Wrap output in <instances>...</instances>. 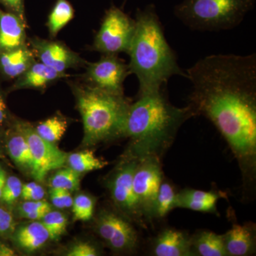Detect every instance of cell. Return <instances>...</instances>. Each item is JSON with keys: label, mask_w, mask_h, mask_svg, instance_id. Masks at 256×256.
<instances>
[{"label": "cell", "mask_w": 256, "mask_h": 256, "mask_svg": "<svg viewBox=\"0 0 256 256\" xmlns=\"http://www.w3.org/2000/svg\"><path fill=\"white\" fill-rule=\"evenodd\" d=\"M12 124L28 141L34 161L32 176L37 182L44 181L50 172L63 168L66 164L67 153L60 150L54 143L40 137L31 124L18 120Z\"/></svg>", "instance_id": "7"}, {"label": "cell", "mask_w": 256, "mask_h": 256, "mask_svg": "<svg viewBox=\"0 0 256 256\" xmlns=\"http://www.w3.org/2000/svg\"><path fill=\"white\" fill-rule=\"evenodd\" d=\"M124 1H126V0H124Z\"/></svg>", "instance_id": "41"}, {"label": "cell", "mask_w": 256, "mask_h": 256, "mask_svg": "<svg viewBox=\"0 0 256 256\" xmlns=\"http://www.w3.org/2000/svg\"><path fill=\"white\" fill-rule=\"evenodd\" d=\"M222 197L224 194L220 192L185 188L176 194L175 208H186L218 215L216 204Z\"/></svg>", "instance_id": "17"}, {"label": "cell", "mask_w": 256, "mask_h": 256, "mask_svg": "<svg viewBox=\"0 0 256 256\" xmlns=\"http://www.w3.org/2000/svg\"><path fill=\"white\" fill-rule=\"evenodd\" d=\"M68 76V74L60 73L36 60L24 73L15 79L14 84L6 92L21 89H34L44 92L54 82Z\"/></svg>", "instance_id": "13"}, {"label": "cell", "mask_w": 256, "mask_h": 256, "mask_svg": "<svg viewBox=\"0 0 256 256\" xmlns=\"http://www.w3.org/2000/svg\"><path fill=\"white\" fill-rule=\"evenodd\" d=\"M28 22L14 13L0 8V48L14 50L28 44Z\"/></svg>", "instance_id": "14"}, {"label": "cell", "mask_w": 256, "mask_h": 256, "mask_svg": "<svg viewBox=\"0 0 256 256\" xmlns=\"http://www.w3.org/2000/svg\"><path fill=\"white\" fill-rule=\"evenodd\" d=\"M194 256H227L223 236L208 230H202L191 237Z\"/></svg>", "instance_id": "21"}, {"label": "cell", "mask_w": 256, "mask_h": 256, "mask_svg": "<svg viewBox=\"0 0 256 256\" xmlns=\"http://www.w3.org/2000/svg\"><path fill=\"white\" fill-rule=\"evenodd\" d=\"M193 116L190 106H173L164 89L138 96L130 106L124 124V137L130 140L126 156L138 160L150 156L160 159L172 144L182 124Z\"/></svg>", "instance_id": "2"}, {"label": "cell", "mask_w": 256, "mask_h": 256, "mask_svg": "<svg viewBox=\"0 0 256 256\" xmlns=\"http://www.w3.org/2000/svg\"><path fill=\"white\" fill-rule=\"evenodd\" d=\"M52 210V206L45 200L26 201L18 207L20 216L32 220H42V218Z\"/></svg>", "instance_id": "28"}, {"label": "cell", "mask_w": 256, "mask_h": 256, "mask_svg": "<svg viewBox=\"0 0 256 256\" xmlns=\"http://www.w3.org/2000/svg\"><path fill=\"white\" fill-rule=\"evenodd\" d=\"M84 124V146H94L114 138L124 137V124L130 101L82 82H69Z\"/></svg>", "instance_id": "4"}, {"label": "cell", "mask_w": 256, "mask_h": 256, "mask_svg": "<svg viewBox=\"0 0 256 256\" xmlns=\"http://www.w3.org/2000/svg\"><path fill=\"white\" fill-rule=\"evenodd\" d=\"M66 163L69 168L80 174L102 169L108 164L107 162L97 158L94 152L90 150L69 154Z\"/></svg>", "instance_id": "23"}, {"label": "cell", "mask_w": 256, "mask_h": 256, "mask_svg": "<svg viewBox=\"0 0 256 256\" xmlns=\"http://www.w3.org/2000/svg\"><path fill=\"white\" fill-rule=\"evenodd\" d=\"M6 178L8 176H6V172L0 164V198H1L3 188H4L5 182H6Z\"/></svg>", "instance_id": "38"}, {"label": "cell", "mask_w": 256, "mask_h": 256, "mask_svg": "<svg viewBox=\"0 0 256 256\" xmlns=\"http://www.w3.org/2000/svg\"><path fill=\"white\" fill-rule=\"evenodd\" d=\"M0 52H1V48H0Z\"/></svg>", "instance_id": "40"}, {"label": "cell", "mask_w": 256, "mask_h": 256, "mask_svg": "<svg viewBox=\"0 0 256 256\" xmlns=\"http://www.w3.org/2000/svg\"><path fill=\"white\" fill-rule=\"evenodd\" d=\"M2 86V80L0 78V129L8 126L11 122L9 110L6 102V94Z\"/></svg>", "instance_id": "36"}, {"label": "cell", "mask_w": 256, "mask_h": 256, "mask_svg": "<svg viewBox=\"0 0 256 256\" xmlns=\"http://www.w3.org/2000/svg\"><path fill=\"white\" fill-rule=\"evenodd\" d=\"M80 174L72 168L60 169L50 178L52 188H64L69 192L76 191L80 188Z\"/></svg>", "instance_id": "26"}, {"label": "cell", "mask_w": 256, "mask_h": 256, "mask_svg": "<svg viewBox=\"0 0 256 256\" xmlns=\"http://www.w3.org/2000/svg\"><path fill=\"white\" fill-rule=\"evenodd\" d=\"M28 44L38 62L60 73H66L70 68L85 67L88 63L60 41L34 36L28 38Z\"/></svg>", "instance_id": "11"}, {"label": "cell", "mask_w": 256, "mask_h": 256, "mask_svg": "<svg viewBox=\"0 0 256 256\" xmlns=\"http://www.w3.org/2000/svg\"><path fill=\"white\" fill-rule=\"evenodd\" d=\"M15 229V222L11 214L8 210L0 207V236L12 235Z\"/></svg>", "instance_id": "33"}, {"label": "cell", "mask_w": 256, "mask_h": 256, "mask_svg": "<svg viewBox=\"0 0 256 256\" xmlns=\"http://www.w3.org/2000/svg\"><path fill=\"white\" fill-rule=\"evenodd\" d=\"M15 256L14 250L6 244L0 242V256Z\"/></svg>", "instance_id": "37"}, {"label": "cell", "mask_w": 256, "mask_h": 256, "mask_svg": "<svg viewBox=\"0 0 256 256\" xmlns=\"http://www.w3.org/2000/svg\"><path fill=\"white\" fill-rule=\"evenodd\" d=\"M193 90L188 106L218 129L244 178L256 168V54L210 55L186 70Z\"/></svg>", "instance_id": "1"}, {"label": "cell", "mask_w": 256, "mask_h": 256, "mask_svg": "<svg viewBox=\"0 0 256 256\" xmlns=\"http://www.w3.org/2000/svg\"><path fill=\"white\" fill-rule=\"evenodd\" d=\"M82 82L116 94H124V84L130 75L129 66L118 55L102 54L98 62H88Z\"/></svg>", "instance_id": "9"}, {"label": "cell", "mask_w": 256, "mask_h": 256, "mask_svg": "<svg viewBox=\"0 0 256 256\" xmlns=\"http://www.w3.org/2000/svg\"><path fill=\"white\" fill-rule=\"evenodd\" d=\"M72 207L74 220L88 222L92 220L94 216L95 202L92 197L86 194H80L74 198Z\"/></svg>", "instance_id": "29"}, {"label": "cell", "mask_w": 256, "mask_h": 256, "mask_svg": "<svg viewBox=\"0 0 256 256\" xmlns=\"http://www.w3.org/2000/svg\"><path fill=\"white\" fill-rule=\"evenodd\" d=\"M75 11L68 0H56L48 16L46 26L50 38H54L74 18Z\"/></svg>", "instance_id": "22"}, {"label": "cell", "mask_w": 256, "mask_h": 256, "mask_svg": "<svg viewBox=\"0 0 256 256\" xmlns=\"http://www.w3.org/2000/svg\"><path fill=\"white\" fill-rule=\"evenodd\" d=\"M222 236L227 256H247L255 252V229L252 225H234Z\"/></svg>", "instance_id": "18"}, {"label": "cell", "mask_w": 256, "mask_h": 256, "mask_svg": "<svg viewBox=\"0 0 256 256\" xmlns=\"http://www.w3.org/2000/svg\"><path fill=\"white\" fill-rule=\"evenodd\" d=\"M34 128L40 137L52 143L60 141L68 128V122L62 116H52L42 121Z\"/></svg>", "instance_id": "24"}, {"label": "cell", "mask_w": 256, "mask_h": 256, "mask_svg": "<svg viewBox=\"0 0 256 256\" xmlns=\"http://www.w3.org/2000/svg\"><path fill=\"white\" fill-rule=\"evenodd\" d=\"M255 4L256 0H183L174 14L190 30L220 32L238 26Z\"/></svg>", "instance_id": "5"}, {"label": "cell", "mask_w": 256, "mask_h": 256, "mask_svg": "<svg viewBox=\"0 0 256 256\" xmlns=\"http://www.w3.org/2000/svg\"><path fill=\"white\" fill-rule=\"evenodd\" d=\"M44 196L45 190L36 182L23 184L21 198L24 201H38L43 200Z\"/></svg>", "instance_id": "32"}, {"label": "cell", "mask_w": 256, "mask_h": 256, "mask_svg": "<svg viewBox=\"0 0 256 256\" xmlns=\"http://www.w3.org/2000/svg\"><path fill=\"white\" fill-rule=\"evenodd\" d=\"M134 30V18L112 5L106 10L90 48L102 54H128Z\"/></svg>", "instance_id": "6"}, {"label": "cell", "mask_w": 256, "mask_h": 256, "mask_svg": "<svg viewBox=\"0 0 256 256\" xmlns=\"http://www.w3.org/2000/svg\"><path fill=\"white\" fill-rule=\"evenodd\" d=\"M162 181L159 158L150 156L139 160L133 175V190L146 222L154 220V202Z\"/></svg>", "instance_id": "8"}, {"label": "cell", "mask_w": 256, "mask_h": 256, "mask_svg": "<svg viewBox=\"0 0 256 256\" xmlns=\"http://www.w3.org/2000/svg\"><path fill=\"white\" fill-rule=\"evenodd\" d=\"M139 160L124 156L109 182L111 197L114 204L127 216L144 226V217L140 208L134 190L133 175Z\"/></svg>", "instance_id": "10"}, {"label": "cell", "mask_w": 256, "mask_h": 256, "mask_svg": "<svg viewBox=\"0 0 256 256\" xmlns=\"http://www.w3.org/2000/svg\"><path fill=\"white\" fill-rule=\"evenodd\" d=\"M5 148L8 156L20 169L30 172L34 170L31 150L26 138L12 124L4 132Z\"/></svg>", "instance_id": "19"}, {"label": "cell", "mask_w": 256, "mask_h": 256, "mask_svg": "<svg viewBox=\"0 0 256 256\" xmlns=\"http://www.w3.org/2000/svg\"><path fill=\"white\" fill-rule=\"evenodd\" d=\"M67 256H96L99 255L95 246L89 242H80L74 244L66 254Z\"/></svg>", "instance_id": "34"}, {"label": "cell", "mask_w": 256, "mask_h": 256, "mask_svg": "<svg viewBox=\"0 0 256 256\" xmlns=\"http://www.w3.org/2000/svg\"><path fill=\"white\" fill-rule=\"evenodd\" d=\"M22 186L21 180L16 176H8L3 188L0 200L8 206L14 204L18 198L21 197Z\"/></svg>", "instance_id": "30"}, {"label": "cell", "mask_w": 256, "mask_h": 256, "mask_svg": "<svg viewBox=\"0 0 256 256\" xmlns=\"http://www.w3.org/2000/svg\"><path fill=\"white\" fill-rule=\"evenodd\" d=\"M176 194L174 188L169 182H162L154 202V218H164L175 208Z\"/></svg>", "instance_id": "25"}, {"label": "cell", "mask_w": 256, "mask_h": 256, "mask_svg": "<svg viewBox=\"0 0 256 256\" xmlns=\"http://www.w3.org/2000/svg\"><path fill=\"white\" fill-rule=\"evenodd\" d=\"M152 252L156 256H193L191 237L181 230L166 228L153 242Z\"/></svg>", "instance_id": "16"}, {"label": "cell", "mask_w": 256, "mask_h": 256, "mask_svg": "<svg viewBox=\"0 0 256 256\" xmlns=\"http://www.w3.org/2000/svg\"><path fill=\"white\" fill-rule=\"evenodd\" d=\"M50 195L52 204L56 208H70L73 204L74 198L68 190L50 188Z\"/></svg>", "instance_id": "31"}, {"label": "cell", "mask_w": 256, "mask_h": 256, "mask_svg": "<svg viewBox=\"0 0 256 256\" xmlns=\"http://www.w3.org/2000/svg\"><path fill=\"white\" fill-rule=\"evenodd\" d=\"M36 57L28 44L14 50L0 52V78L2 80H15L24 73Z\"/></svg>", "instance_id": "15"}, {"label": "cell", "mask_w": 256, "mask_h": 256, "mask_svg": "<svg viewBox=\"0 0 256 256\" xmlns=\"http://www.w3.org/2000/svg\"><path fill=\"white\" fill-rule=\"evenodd\" d=\"M0 5H2L6 11L14 13L24 21L26 22L25 0H0Z\"/></svg>", "instance_id": "35"}, {"label": "cell", "mask_w": 256, "mask_h": 256, "mask_svg": "<svg viewBox=\"0 0 256 256\" xmlns=\"http://www.w3.org/2000/svg\"><path fill=\"white\" fill-rule=\"evenodd\" d=\"M41 222L50 234V239L56 240L65 233L68 218L62 212L50 210L42 218Z\"/></svg>", "instance_id": "27"}, {"label": "cell", "mask_w": 256, "mask_h": 256, "mask_svg": "<svg viewBox=\"0 0 256 256\" xmlns=\"http://www.w3.org/2000/svg\"><path fill=\"white\" fill-rule=\"evenodd\" d=\"M136 30L128 52L130 74L139 82L138 96L163 90L174 76L188 74L178 66V57L165 37L154 5L149 4L136 14Z\"/></svg>", "instance_id": "3"}, {"label": "cell", "mask_w": 256, "mask_h": 256, "mask_svg": "<svg viewBox=\"0 0 256 256\" xmlns=\"http://www.w3.org/2000/svg\"><path fill=\"white\" fill-rule=\"evenodd\" d=\"M96 230L106 245L114 252H132L137 248L138 237L136 229L126 218L114 212H100L97 218Z\"/></svg>", "instance_id": "12"}, {"label": "cell", "mask_w": 256, "mask_h": 256, "mask_svg": "<svg viewBox=\"0 0 256 256\" xmlns=\"http://www.w3.org/2000/svg\"><path fill=\"white\" fill-rule=\"evenodd\" d=\"M1 130L2 129H0V153H1Z\"/></svg>", "instance_id": "39"}, {"label": "cell", "mask_w": 256, "mask_h": 256, "mask_svg": "<svg viewBox=\"0 0 256 256\" xmlns=\"http://www.w3.org/2000/svg\"><path fill=\"white\" fill-rule=\"evenodd\" d=\"M12 240L20 248L28 252L41 248L50 238V234L42 222H34L15 228Z\"/></svg>", "instance_id": "20"}]
</instances>
